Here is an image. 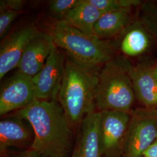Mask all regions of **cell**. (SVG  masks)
Masks as SVG:
<instances>
[{"label": "cell", "mask_w": 157, "mask_h": 157, "mask_svg": "<svg viewBox=\"0 0 157 157\" xmlns=\"http://www.w3.org/2000/svg\"><path fill=\"white\" fill-rule=\"evenodd\" d=\"M142 157H146V156H143Z\"/></svg>", "instance_id": "484cf974"}, {"label": "cell", "mask_w": 157, "mask_h": 157, "mask_svg": "<svg viewBox=\"0 0 157 157\" xmlns=\"http://www.w3.org/2000/svg\"><path fill=\"white\" fill-rule=\"evenodd\" d=\"M139 19L157 40V1L143 2Z\"/></svg>", "instance_id": "e0dca14e"}, {"label": "cell", "mask_w": 157, "mask_h": 157, "mask_svg": "<svg viewBox=\"0 0 157 157\" xmlns=\"http://www.w3.org/2000/svg\"><path fill=\"white\" fill-rule=\"evenodd\" d=\"M132 65L127 57L117 56L102 67L95 94L98 111L132 110L136 99L130 75Z\"/></svg>", "instance_id": "3957f363"}, {"label": "cell", "mask_w": 157, "mask_h": 157, "mask_svg": "<svg viewBox=\"0 0 157 157\" xmlns=\"http://www.w3.org/2000/svg\"><path fill=\"white\" fill-rule=\"evenodd\" d=\"M40 31L33 25L25 26L6 36L0 47V79L17 67L29 42Z\"/></svg>", "instance_id": "9c48e42d"}, {"label": "cell", "mask_w": 157, "mask_h": 157, "mask_svg": "<svg viewBox=\"0 0 157 157\" xmlns=\"http://www.w3.org/2000/svg\"><path fill=\"white\" fill-rule=\"evenodd\" d=\"M47 34L58 48L85 66L99 69L115 56V42L87 35L63 21L51 26Z\"/></svg>", "instance_id": "277c9868"}, {"label": "cell", "mask_w": 157, "mask_h": 157, "mask_svg": "<svg viewBox=\"0 0 157 157\" xmlns=\"http://www.w3.org/2000/svg\"><path fill=\"white\" fill-rule=\"evenodd\" d=\"M98 69L65 58V69L57 100L71 126L82 123L94 112Z\"/></svg>", "instance_id": "7a4b0ae2"}, {"label": "cell", "mask_w": 157, "mask_h": 157, "mask_svg": "<svg viewBox=\"0 0 157 157\" xmlns=\"http://www.w3.org/2000/svg\"><path fill=\"white\" fill-rule=\"evenodd\" d=\"M134 21L132 8L107 12L95 23L94 33L100 39L109 40L119 36Z\"/></svg>", "instance_id": "5bb4252c"}, {"label": "cell", "mask_w": 157, "mask_h": 157, "mask_svg": "<svg viewBox=\"0 0 157 157\" xmlns=\"http://www.w3.org/2000/svg\"><path fill=\"white\" fill-rule=\"evenodd\" d=\"M0 4L6 8L15 11L21 12L25 4L23 0H1Z\"/></svg>", "instance_id": "44dd1931"}, {"label": "cell", "mask_w": 157, "mask_h": 157, "mask_svg": "<svg viewBox=\"0 0 157 157\" xmlns=\"http://www.w3.org/2000/svg\"><path fill=\"white\" fill-rule=\"evenodd\" d=\"M103 13L89 0H78L63 22L87 35L94 36V25Z\"/></svg>", "instance_id": "2e32d148"}, {"label": "cell", "mask_w": 157, "mask_h": 157, "mask_svg": "<svg viewBox=\"0 0 157 157\" xmlns=\"http://www.w3.org/2000/svg\"><path fill=\"white\" fill-rule=\"evenodd\" d=\"M101 112L87 115L81 123L80 135L78 140L80 157H104L99 139Z\"/></svg>", "instance_id": "9a60e30c"}, {"label": "cell", "mask_w": 157, "mask_h": 157, "mask_svg": "<svg viewBox=\"0 0 157 157\" xmlns=\"http://www.w3.org/2000/svg\"><path fill=\"white\" fill-rule=\"evenodd\" d=\"M65 69V57L55 45L44 67L32 78L37 99L57 100Z\"/></svg>", "instance_id": "52a82bcc"}, {"label": "cell", "mask_w": 157, "mask_h": 157, "mask_svg": "<svg viewBox=\"0 0 157 157\" xmlns=\"http://www.w3.org/2000/svg\"><path fill=\"white\" fill-rule=\"evenodd\" d=\"M36 99L32 78L17 71L1 86L0 115L17 112L29 106Z\"/></svg>", "instance_id": "ba28073f"}, {"label": "cell", "mask_w": 157, "mask_h": 157, "mask_svg": "<svg viewBox=\"0 0 157 157\" xmlns=\"http://www.w3.org/2000/svg\"><path fill=\"white\" fill-rule=\"evenodd\" d=\"M54 45L48 34L40 32L24 51L17 72L33 78L44 67Z\"/></svg>", "instance_id": "30bf717a"}, {"label": "cell", "mask_w": 157, "mask_h": 157, "mask_svg": "<svg viewBox=\"0 0 157 157\" xmlns=\"http://www.w3.org/2000/svg\"><path fill=\"white\" fill-rule=\"evenodd\" d=\"M12 157H45L34 150L29 148L28 150L21 152L17 154V155Z\"/></svg>", "instance_id": "7402d4cb"}, {"label": "cell", "mask_w": 157, "mask_h": 157, "mask_svg": "<svg viewBox=\"0 0 157 157\" xmlns=\"http://www.w3.org/2000/svg\"><path fill=\"white\" fill-rule=\"evenodd\" d=\"M99 10L105 13L122 8L140 6L143 1L140 0H89Z\"/></svg>", "instance_id": "ac0fdd59"}, {"label": "cell", "mask_w": 157, "mask_h": 157, "mask_svg": "<svg viewBox=\"0 0 157 157\" xmlns=\"http://www.w3.org/2000/svg\"><path fill=\"white\" fill-rule=\"evenodd\" d=\"M143 156L157 157V139L146 150L143 154Z\"/></svg>", "instance_id": "603a6c76"}, {"label": "cell", "mask_w": 157, "mask_h": 157, "mask_svg": "<svg viewBox=\"0 0 157 157\" xmlns=\"http://www.w3.org/2000/svg\"><path fill=\"white\" fill-rule=\"evenodd\" d=\"M119 36V41L115 43V47L126 57H139L147 54L155 40L139 19L132 23Z\"/></svg>", "instance_id": "8fae6325"}, {"label": "cell", "mask_w": 157, "mask_h": 157, "mask_svg": "<svg viewBox=\"0 0 157 157\" xmlns=\"http://www.w3.org/2000/svg\"><path fill=\"white\" fill-rule=\"evenodd\" d=\"M21 13V12L15 11L6 8L0 4V38L4 39L8 33L12 24Z\"/></svg>", "instance_id": "ffe728a7"}, {"label": "cell", "mask_w": 157, "mask_h": 157, "mask_svg": "<svg viewBox=\"0 0 157 157\" xmlns=\"http://www.w3.org/2000/svg\"><path fill=\"white\" fill-rule=\"evenodd\" d=\"M14 115L27 121L33 129V141L30 148L45 157L72 155L71 126L57 100L36 99L28 107L14 112Z\"/></svg>", "instance_id": "6da1fadb"}, {"label": "cell", "mask_w": 157, "mask_h": 157, "mask_svg": "<svg viewBox=\"0 0 157 157\" xmlns=\"http://www.w3.org/2000/svg\"><path fill=\"white\" fill-rule=\"evenodd\" d=\"M151 67L144 62L132 65L130 75L136 99L144 108L157 109V78Z\"/></svg>", "instance_id": "7c38bea8"}, {"label": "cell", "mask_w": 157, "mask_h": 157, "mask_svg": "<svg viewBox=\"0 0 157 157\" xmlns=\"http://www.w3.org/2000/svg\"><path fill=\"white\" fill-rule=\"evenodd\" d=\"M152 72L154 73V76L156 77V78H157V63H155V64H153L152 65Z\"/></svg>", "instance_id": "d4e9b609"}, {"label": "cell", "mask_w": 157, "mask_h": 157, "mask_svg": "<svg viewBox=\"0 0 157 157\" xmlns=\"http://www.w3.org/2000/svg\"><path fill=\"white\" fill-rule=\"evenodd\" d=\"M71 157H80V153H79V144H78V140L75 144V146L73 148V152Z\"/></svg>", "instance_id": "cb8c5ba5"}, {"label": "cell", "mask_w": 157, "mask_h": 157, "mask_svg": "<svg viewBox=\"0 0 157 157\" xmlns=\"http://www.w3.org/2000/svg\"><path fill=\"white\" fill-rule=\"evenodd\" d=\"M34 132L27 121L13 115L0 122V152L2 155L11 147H19L33 142Z\"/></svg>", "instance_id": "4fadbf2b"}, {"label": "cell", "mask_w": 157, "mask_h": 157, "mask_svg": "<svg viewBox=\"0 0 157 157\" xmlns=\"http://www.w3.org/2000/svg\"><path fill=\"white\" fill-rule=\"evenodd\" d=\"M130 112L101 111L99 139L103 157H120L122 154Z\"/></svg>", "instance_id": "8992f818"}, {"label": "cell", "mask_w": 157, "mask_h": 157, "mask_svg": "<svg viewBox=\"0 0 157 157\" xmlns=\"http://www.w3.org/2000/svg\"><path fill=\"white\" fill-rule=\"evenodd\" d=\"M78 0H53L48 6V12L51 17L56 22L63 21L67 14L78 3Z\"/></svg>", "instance_id": "d6986e66"}, {"label": "cell", "mask_w": 157, "mask_h": 157, "mask_svg": "<svg viewBox=\"0 0 157 157\" xmlns=\"http://www.w3.org/2000/svg\"><path fill=\"white\" fill-rule=\"evenodd\" d=\"M130 113L122 155L124 157H142L157 139V109L139 108Z\"/></svg>", "instance_id": "5b68a950"}]
</instances>
